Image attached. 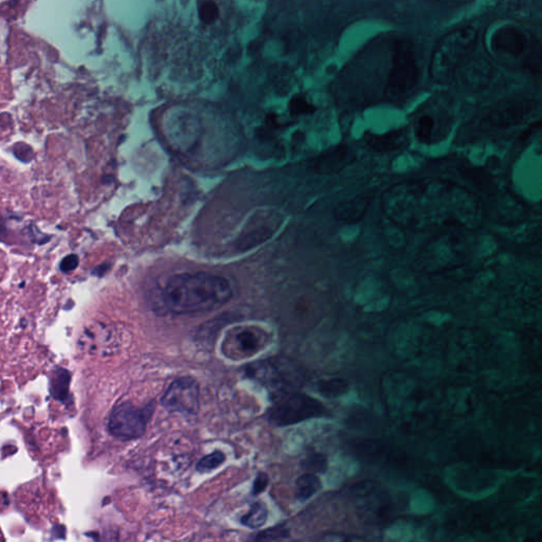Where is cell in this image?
<instances>
[{
  "label": "cell",
  "instance_id": "obj_1",
  "mask_svg": "<svg viewBox=\"0 0 542 542\" xmlns=\"http://www.w3.org/2000/svg\"><path fill=\"white\" fill-rule=\"evenodd\" d=\"M384 212L407 226L455 222L475 225L482 213L480 198L468 189L439 178L412 179L382 193Z\"/></svg>",
  "mask_w": 542,
  "mask_h": 542
},
{
  "label": "cell",
  "instance_id": "obj_2",
  "mask_svg": "<svg viewBox=\"0 0 542 542\" xmlns=\"http://www.w3.org/2000/svg\"><path fill=\"white\" fill-rule=\"evenodd\" d=\"M233 295L231 284L209 273H181L167 281L165 305L178 315L204 313L222 307Z\"/></svg>",
  "mask_w": 542,
  "mask_h": 542
},
{
  "label": "cell",
  "instance_id": "obj_3",
  "mask_svg": "<svg viewBox=\"0 0 542 542\" xmlns=\"http://www.w3.org/2000/svg\"><path fill=\"white\" fill-rule=\"evenodd\" d=\"M490 52L508 66L519 67L532 74H540L541 49L539 41L519 25L506 23L490 33Z\"/></svg>",
  "mask_w": 542,
  "mask_h": 542
},
{
  "label": "cell",
  "instance_id": "obj_4",
  "mask_svg": "<svg viewBox=\"0 0 542 542\" xmlns=\"http://www.w3.org/2000/svg\"><path fill=\"white\" fill-rule=\"evenodd\" d=\"M478 41V30L472 25L457 28L441 37L431 55V79L439 84L450 81L474 52Z\"/></svg>",
  "mask_w": 542,
  "mask_h": 542
},
{
  "label": "cell",
  "instance_id": "obj_5",
  "mask_svg": "<svg viewBox=\"0 0 542 542\" xmlns=\"http://www.w3.org/2000/svg\"><path fill=\"white\" fill-rule=\"evenodd\" d=\"M421 80V67L415 44L409 39L395 41L392 53L391 68L384 84L388 101L401 103L417 90Z\"/></svg>",
  "mask_w": 542,
  "mask_h": 542
},
{
  "label": "cell",
  "instance_id": "obj_6",
  "mask_svg": "<svg viewBox=\"0 0 542 542\" xmlns=\"http://www.w3.org/2000/svg\"><path fill=\"white\" fill-rule=\"evenodd\" d=\"M271 337L263 327L256 325L236 326L227 332L222 344V354L234 362L249 359L263 352Z\"/></svg>",
  "mask_w": 542,
  "mask_h": 542
},
{
  "label": "cell",
  "instance_id": "obj_7",
  "mask_svg": "<svg viewBox=\"0 0 542 542\" xmlns=\"http://www.w3.org/2000/svg\"><path fill=\"white\" fill-rule=\"evenodd\" d=\"M149 412L132 403L120 404L114 409L108 421V430L114 437L124 441L138 439L147 430Z\"/></svg>",
  "mask_w": 542,
  "mask_h": 542
},
{
  "label": "cell",
  "instance_id": "obj_8",
  "mask_svg": "<svg viewBox=\"0 0 542 542\" xmlns=\"http://www.w3.org/2000/svg\"><path fill=\"white\" fill-rule=\"evenodd\" d=\"M169 412L183 415H196L199 409V387L192 377H180L169 384L161 399Z\"/></svg>",
  "mask_w": 542,
  "mask_h": 542
},
{
  "label": "cell",
  "instance_id": "obj_9",
  "mask_svg": "<svg viewBox=\"0 0 542 542\" xmlns=\"http://www.w3.org/2000/svg\"><path fill=\"white\" fill-rule=\"evenodd\" d=\"M537 102L529 98H512L497 104L486 121L492 127L508 128L523 123L537 108Z\"/></svg>",
  "mask_w": 542,
  "mask_h": 542
},
{
  "label": "cell",
  "instance_id": "obj_10",
  "mask_svg": "<svg viewBox=\"0 0 542 542\" xmlns=\"http://www.w3.org/2000/svg\"><path fill=\"white\" fill-rule=\"evenodd\" d=\"M321 410L322 407L318 402L307 396H291L275 406L270 413V419L275 425H291L316 417Z\"/></svg>",
  "mask_w": 542,
  "mask_h": 542
},
{
  "label": "cell",
  "instance_id": "obj_11",
  "mask_svg": "<svg viewBox=\"0 0 542 542\" xmlns=\"http://www.w3.org/2000/svg\"><path fill=\"white\" fill-rule=\"evenodd\" d=\"M357 159L354 149L339 145L318 156L313 163V169L319 175H334L350 167Z\"/></svg>",
  "mask_w": 542,
  "mask_h": 542
},
{
  "label": "cell",
  "instance_id": "obj_12",
  "mask_svg": "<svg viewBox=\"0 0 542 542\" xmlns=\"http://www.w3.org/2000/svg\"><path fill=\"white\" fill-rule=\"evenodd\" d=\"M364 142L371 151L384 154L394 153L407 147L409 137L405 129H395L382 135H366Z\"/></svg>",
  "mask_w": 542,
  "mask_h": 542
},
{
  "label": "cell",
  "instance_id": "obj_13",
  "mask_svg": "<svg viewBox=\"0 0 542 542\" xmlns=\"http://www.w3.org/2000/svg\"><path fill=\"white\" fill-rule=\"evenodd\" d=\"M373 195L360 194L339 202L334 210L336 220L344 222H357L366 216L370 208Z\"/></svg>",
  "mask_w": 542,
  "mask_h": 542
},
{
  "label": "cell",
  "instance_id": "obj_14",
  "mask_svg": "<svg viewBox=\"0 0 542 542\" xmlns=\"http://www.w3.org/2000/svg\"><path fill=\"white\" fill-rule=\"evenodd\" d=\"M439 116L433 112H423L415 119V137L424 145L432 143L439 135Z\"/></svg>",
  "mask_w": 542,
  "mask_h": 542
},
{
  "label": "cell",
  "instance_id": "obj_15",
  "mask_svg": "<svg viewBox=\"0 0 542 542\" xmlns=\"http://www.w3.org/2000/svg\"><path fill=\"white\" fill-rule=\"evenodd\" d=\"M356 472V464L346 457H336L327 472V484L329 486H338L346 478L353 476Z\"/></svg>",
  "mask_w": 542,
  "mask_h": 542
},
{
  "label": "cell",
  "instance_id": "obj_16",
  "mask_svg": "<svg viewBox=\"0 0 542 542\" xmlns=\"http://www.w3.org/2000/svg\"><path fill=\"white\" fill-rule=\"evenodd\" d=\"M322 488L320 479L313 474H305L298 479L295 484V494L300 501L309 500Z\"/></svg>",
  "mask_w": 542,
  "mask_h": 542
},
{
  "label": "cell",
  "instance_id": "obj_17",
  "mask_svg": "<svg viewBox=\"0 0 542 542\" xmlns=\"http://www.w3.org/2000/svg\"><path fill=\"white\" fill-rule=\"evenodd\" d=\"M268 510L267 508L261 502H256L250 506L249 510L242 516V525L247 526L250 529H260L267 521Z\"/></svg>",
  "mask_w": 542,
  "mask_h": 542
},
{
  "label": "cell",
  "instance_id": "obj_18",
  "mask_svg": "<svg viewBox=\"0 0 542 542\" xmlns=\"http://www.w3.org/2000/svg\"><path fill=\"white\" fill-rule=\"evenodd\" d=\"M289 112L293 116L311 115L316 112V107L307 101L303 94H295L289 104Z\"/></svg>",
  "mask_w": 542,
  "mask_h": 542
},
{
  "label": "cell",
  "instance_id": "obj_19",
  "mask_svg": "<svg viewBox=\"0 0 542 542\" xmlns=\"http://www.w3.org/2000/svg\"><path fill=\"white\" fill-rule=\"evenodd\" d=\"M225 461H226V455L222 451H214L199 461L197 463L196 469L199 472L206 474V472H210L214 469L218 468Z\"/></svg>",
  "mask_w": 542,
  "mask_h": 542
},
{
  "label": "cell",
  "instance_id": "obj_20",
  "mask_svg": "<svg viewBox=\"0 0 542 542\" xmlns=\"http://www.w3.org/2000/svg\"><path fill=\"white\" fill-rule=\"evenodd\" d=\"M198 17L202 23L211 25L220 17V9L214 1H200L198 3Z\"/></svg>",
  "mask_w": 542,
  "mask_h": 542
},
{
  "label": "cell",
  "instance_id": "obj_21",
  "mask_svg": "<svg viewBox=\"0 0 542 542\" xmlns=\"http://www.w3.org/2000/svg\"><path fill=\"white\" fill-rule=\"evenodd\" d=\"M68 372L65 370H59L58 373L53 378L52 387H51L52 395L58 399H64L68 393Z\"/></svg>",
  "mask_w": 542,
  "mask_h": 542
},
{
  "label": "cell",
  "instance_id": "obj_22",
  "mask_svg": "<svg viewBox=\"0 0 542 542\" xmlns=\"http://www.w3.org/2000/svg\"><path fill=\"white\" fill-rule=\"evenodd\" d=\"M346 389H348V382L341 379L327 380L321 382L319 386L321 393L329 397L340 395V393H344Z\"/></svg>",
  "mask_w": 542,
  "mask_h": 542
},
{
  "label": "cell",
  "instance_id": "obj_23",
  "mask_svg": "<svg viewBox=\"0 0 542 542\" xmlns=\"http://www.w3.org/2000/svg\"><path fill=\"white\" fill-rule=\"evenodd\" d=\"M267 486L268 476L261 472V474L258 475L256 481H254L253 488H252V494H253L254 496H258V494H262Z\"/></svg>",
  "mask_w": 542,
  "mask_h": 542
},
{
  "label": "cell",
  "instance_id": "obj_24",
  "mask_svg": "<svg viewBox=\"0 0 542 542\" xmlns=\"http://www.w3.org/2000/svg\"><path fill=\"white\" fill-rule=\"evenodd\" d=\"M322 542H364L354 536L342 535V534H331L326 536Z\"/></svg>",
  "mask_w": 542,
  "mask_h": 542
},
{
  "label": "cell",
  "instance_id": "obj_25",
  "mask_svg": "<svg viewBox=\"0 0 542 542\" xmlns=\"http://www.w3.org/2000/svg\"><path fill=\"white\" fill-rule=\"evenodd\" d=\"M78 264V256L71 254V256H68L63 260L61 268H62L63 271H71V270L76 269Z\"/></svg>",
  "mask_w": 542,
  "mask_h": 542
},
{
  "label": "cell",
  "instance_id": "obj_26",
  "mask_svg": "<svg viewBox=\"0 0 542 542\" xmlns=\"http://www.w3.org/2000/svg\"><path fill=\"white\" fill-rule=\"evenodd\" d=\"M256 136L258 139L265 142L270 141V140H273V138H275V136H273V131L266 127V126H261V127L256 128Z\"/></svg>",
  "mask_w": 542,
  "mask_h": 542
},
{
  "label": "cell",
  "instance_id": "obj_27",
  "mask_svg": "<svg viewBox=\"0 0 542 542\" xmlns=\"http://www.w3.org/2000/svg\"><path fill=\"white\" fill-rule=\"evenodd\" d=\"M265 124L266 127L269 128L271 131L280 127L279 119H278L277 115L273 114V112H269L266 116Z\"/></svg>",
  "mask_w": 542,
  "mask_h": 542
}]
</instances>
